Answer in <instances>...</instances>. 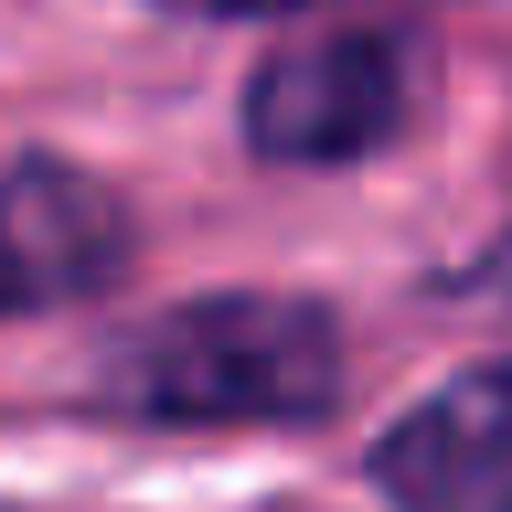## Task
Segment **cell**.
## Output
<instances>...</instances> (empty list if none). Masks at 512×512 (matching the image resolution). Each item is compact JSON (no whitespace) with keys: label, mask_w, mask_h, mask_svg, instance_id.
Masks as SVG:
<instances>
[{"label":"cell","mask_w":512,"mask_h":512,"mask_svg":"<svg viewBox=\"0 0 512 512\" xmlns=\"http://www.w3.org/2000/svg\"><path fill=\"white\" fill-rule=\"evenodd\" d=\"M352 384V342L310 288H203L128 320L96 352V416L118 427H320Z\"/></svg>","instance_id":"obj_1"},{"label":"cell","mask_w":512,"mask_h":512,"mask_svg":"<svg viewBox=\"0 0 512 512\" xmlns=\"http://www.w3.org/2000/svg\"><path fill=\"white\" fill-rule=\"evenodd\" d=\"M427 118V32L395 11H299L246 64L235 139L267 171H352Z\"/></svg>","instance_id":"obj_2"},{"label":"cell","mask_w":512,"mask_h":512,"mask_svg":"<svg viewBox=\"0 0 512 512\" xmlns=\"http://www.w3.org/2000/svg\"><path fill=\"white\" fill-rule=\"evenodd\" d=\"M363 480L395 512H512V363H470L395 406L363 448Z\"/></svg>","instance_id":"obj_3"},{"label":"cell","mask_w":512,"mask_h":512,"mask_svg":"<svg viewBox=\"0 0 512 512\" xmlns=\"http://www.w3.org/2000/svg\"><path fill=\"white\" fill-rule=\"evenodd\" d=\"M0 256H11L22 310H75V299L128 278L139 214L96 171H75L54 150H22V160H0Z\"/></svg>","instance_id":"obj_4"},{"label":"cell","mask_w":512,"mask_h":512,"mask_svg":"<svg viewBox=\"0 0 512 512\" xmlns=\"http://www.w3.org/2000/svg\"><path fill=\"white\" fill-rule=\"evenodd\" d=\"M448 299H480V310H512V224L491 235V246L470 256V267H448Z\"/></svg>","instance_id":"obj_5"},{"label":"cell","mask_w":512,"mask_h":512,"mask_svg":"<svg viewBox=\"0 0 512 512\" xmlns=\"http://www.w3.org/2000/svg\"><path fill=\"white\" fill-rule=\"evenodd\" d=\"M192 22H299V11H352V0H171Z\"/></svg>","instance_id":"obj_6"},{"label":"cell","mask_w":512,"mask_h":512,"mask_svg":"<svg viewBox=\"0 0 512 512\" xmlns=\"http://www.w3.org/2000/svg\"><path fill=\"white\" fill-rule=\"evenodd\" d=\"M0 320H22V288H11V256H0Z\"/></svg>","instance_id":"obj_7"}]
</instances>
